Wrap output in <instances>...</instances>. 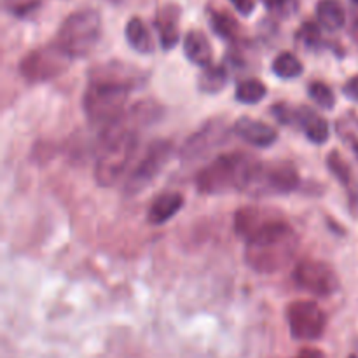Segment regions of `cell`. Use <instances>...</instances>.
I'll return each mask as SVG.
<instances>
[{"mask_svg":"<svg viewBox=\"0 0 358 358\" xmlns=\"http://www.w3.org/2000/svg\"><path fill=\"white\" fill-rule=\"evenodd\" d=\"M136 121L131 114H122L117 121L105 126L101 133L100 154L94 164V180L101 187H110L124 173L138 147Z\"/></svg>","mask_w":358,"mask_h":358,"instance_id":"6da1fadb","label":"cell"},{"mask_svg":"<svg viewBox=\"0 0 358 358\" xmlns=\"http://www.w3.org/2000/svg\"><path fill=\"white\" fill-rule=\"evenodd\" d=\"M299 250V236L287 222L273 224L247 241L245 261L254 271L271 275L285 269Z\"/></svg>","mask_w":358,"mask_h":358,"instance_id":"7a4b0ae2","label":"cell"},{"mask_svg":"<svg viewBox=\"0 0 358 358\" xmlns=\"http://www.w3.org/2000/svg\"><path fill=\"white\" fill-rule=\"evenodd\" d=\"M257 163L247 152L224 154L196 175V187L203 194H222L233 189L243 191Z\"/></svg>","mask_w":358,"mask_h":358,"instance_id":"3957f363","label":"cell"},{"mask_svg":"<svg viewBox=\"0 0 358 358\" xmlns=\"http://www.w3.org/2000/svg\"><path fill=\"white\" fill-rule=\"evenodd\" d=\"M101 37V17L94 9H79L65 17L58 30L56 44L70 58L90 55Z\"/></svg>","mask_w":358,"mask_h":358,"instance_id":"277c9868","label":"cell"},{"mask_svg":"<svg viewBox=\"0 0 358 358\" xmlns=\"http://www.w3.org/2000/svg\"><path fill=\"white\" fill-rule=\"evenodd\" d=\"M131 90L133 87L129 86L107 80H90V86L83 96V107L87 119L105 126L117 121L124 114V105Z\"/></svg>","mask_w":358,"mask_h":358,"instance_id":"5b68a950","label":"cell"},{"mask_svg":"<svg viewBox=\"0 0 358 358\" xmlns=\"http://www.w3.org/2000/svg\"><path fill=\"white\" fill-rule=\"evenodd\" d=\"M299 171L289 161L257 163L243 191L252 196L289 194L299 185Z\"/></svg>","mask_w":358,"mask_h":358,"instance_id":"8992f818","label":"cell"},{"mask_svg":"<svg viewBox=\"0 0 358 358\" xmlns=\"http://www.w3.org/2000/svg\"><path fill=\"white\" fill-rule=\"evenodd\" d=\"M70 58L58 44H48L28 52L20 62V73L28 83H48L69 69Z\"/></svg>","mask_w":358,"mask_h":358,"instance_id":"52a82bcc","label":"cell"},{"mask_svg":"<svg viewBox=\"0 0 358 358\" xmlns=\"http://www.w3.org/2000/svg\"><path fill=\"white\" fill-rule=\"evenodd\" d=\"M290 332L299 341H315L322 338L327 327L324 310L313 301H294L287 308Z\"/></svg>","mask_w":358,"mask_h":358,"instance_id":"ba28073f","label":"cell"},{"mask_svg":"<svg viewBox=\"0 0 358 358\" xmlns=\"http://www.w3.org/2000/svg\"><path fill=\"white\" fill-rule=\"evenodd\" d=\"M171 156V143L166 140H156L154 143H150L147 152L143 154V157L140 159L138 166L133 170V173L129 175L128 182L124 185V192L128 196H135L138 192H142L154 178L159 175V171L163 170V166L166 164V161Z\"/></svg>","mask_w":358,"mask_h":358,"instance_id":"9c48e42d","label":"cell"},{"mask_svg":"<svg viewBox=\"0 0 358 358\" xmlns=\"http://www.w3.org/2000/svg\"><path fill=\"white\" fill-rule=\"evenodd\" d=\"M294 280L301 289L315 296L329 297L339 290V278L327 262L304 259L294 269Z\"/></svg>","mask_w":358,"mask_h":358,"instance_id":"30bf717a","label":"cell"},{"mask_svg":"<svg viewBox=\"0 0 358 358\" xmlns=\"http://www.w3.org/2000/svg\"><path fill=\"white\" fill-rule=\"evenodd\" d=\"M229 135L226 119L215 117L206 121L196 133H192L180 149V157L185 161H194L205 156L212 149L224 143Z\"/></svg>","mask_w":358,"mask_h":358,"instance_id":"8fae6325","label":"cell"},{"mask_svg":"<svg viewBox=\"0 0 358 358\" xmlns=\"http://www.w3.org/2000/svg\"><path fill=\"white\" fill-rule=\"evenodd\" d=\"M280 220H282V217L275 210L257 208V206H243L234 215V231H236L238 236L245 238L248 241L255 234H259L266 227L273 226V224L280 222Z\"/></svg>","mask_w":358,"mask_h":358,"instance_id":"7c38bea8","label":"cell"},{"mask_svg":"<svg viewBox=\"0 0 358 358\" xmlns=\"http://www.w3.org/2000/svg\"><path fill=\"white\" fill-rule=\"evenodd\" d=\"M90 80H107V83L135 87L143 80V73L142 70L128 65V63L108 62L103 65L93 66L90 70Z\"/></svg>","mask_w":358,"mask_h":358,"instance_id":"4fadbf2b","label":"cell"},{"mask_svg":"<svg viewBox=\"0 0 358 358\" xmlns=\"http://www.w3.org/2000/svg\"><path fill=\"white\" fill-rule=\"evenodd\" d=\"M180 16L182 9L177 3H164L154 17V27L159 34V41L164 51H170L180 42V27H178Z\"/></svg>","mask_w":358,"mask_h":358,"instance_id":"5bb4252c","label":"cell"},{"mask_svg":"<svg viewBox=\"0 0 358 358\" xmlns=\"http://www.w3.org/2000/svg\"><path fill=\"white\" fill-rule=\"evenodd\" d=\"M233 131L236 133L243 142L250 143V145L254 147H259V149L271 147L273 143L278 140V131H276L273 126L266 124V122L254 117H240L234 122Z\"/></svg>","mask_w":358,"mask_h":358,"instance_id":"9a60e30c","label":"cell"},{"mask_svg":"<svg viewBox=\"0 0 358 358\" xmlns=\"http://www.w3.org/2000/svg\"><path fill=\"white\" fill-rule=\"evenodd\" d=\"M296 126L303 129L306 138L313 143H325L329 138V124L325 117L310 107L296 108Z\"/></svg>","mask_w":358,"mask_h":358,"instance_id":"2e32d148","label":"cell"},{"mask_svg":"<svg viewBox=\"0 0 358 358\" xmlns=\"http://www.w3.org/2000/svg\"><path fill=\"white\" fill-rule=\"evenodd\" d=\"M182 206H184V196L180 192H163L152 201L147 219L154 226H161V224L173 219L180 212Z\"/></svg>","mask_w":358,"mask_h":358,"instance_id":"e0dca14e","label":"cell"},{"mask_svg":"<svg viewBox=\"0 0 358 358\" xmlns=\"http://www.w3.org/2000/svg\"><path fill=\"white\" fill-rule=\"evenodd\" d=\"M184 52L185 56H187L189 62L194 63V65L203 66V69L212 65V58H213L212 44H210L208 37H206L201 30H191L185 34Z\"/></svg>","mask_w":358,"mask_h":358,"instance_id":"ac0fdd59","label":"cell"},{"mask_svg":"<svg viewBox=\"0 0 358 358\" xmlns=\"http://www.w3.org/2000/svg\"><path fill=\"white\" fill-rule=\"evenodd\" d=\"M124 37L128 41L129 48L133 51L140 52V55H152L156 45H154L152 34H150L149 27L140 20L138 16H133L131 20L126 23L124 27Z\"/></svg>","mask_w":358,"mask_h":358,"instance_id":"d6986e66","label":"cell"},{"mask_svg":"<svg viewBox=\"0 0 358 358\" xmlns=\"http://www.w3.org/2000/svg\"><path fill=\"white\" fill-rule=\"evenodd\" d=\"M208 21L212 30L219 35L220 38L229 42L241 41V27L236 17L224 9H215L208 7Z\"/></svg>","mask_w":358,"mask_h":358,"instance_id":"ffe728a7","label":"cell"},{"mask_svg":"<svg viewBox=\"0 0 358 358\" xmlns=\"http://www.w3.org/2000/svg\"><path fill=\"white\" fill-rule=\"evenodd\" d=\"M317 17L325 30H341L346 24V9L341 0H318Z\"/></svg>","mask_w":358,"mask_h":358,"instance_id":"44dd1931","label":"cell"},{"mask_svg":"<svg viewBox=\"0 0 358 358\" xmlns=\"http://www.w3.org/2000/svg\"><path fill=\"white\" fill-rule=\"evenodd\" d=\"M327 166L329 170H331V173L341 182L343 187L348 191V196H352L353 201L358 199V184L355 177H353L352 168H350V164L346 163V159L338 152V150H332L327 156Z\"/></svg>","mask_w":358,"mask_h":358,"instance_id":"7402d4cb","label":"cell"},{"mask_svg":"<svg viewBox=\"0 0 358 358\" xmlns=\"http://www.w3.org/2000/svg\"><path fill=\"white\" fill-rule=\"evenodd\" d=\"M227 80H229V72L226 65H210L199 73L198 87L205 94H217L227 86Z\"/></svg>","mask_w":358,"mask_h":358,"instance_id":"603a6c76","label":"cell"},{"mask_svg":"<svg viewBox=\"0 0 358 358\" xmlns=\"http://www.w3.org/2000/svg\"><path fill=\"white\" fill-rule=\"evenodd\" d=\"M303 70L304 69L301 59L290 51L280 52L275 58V62H273V72H275V76H278L280 79H296V77H299L301 73H303Z\"/></svg>","mask_w":358,"mask_h":358,"instance_id":"cb8c5ba5","label":"cell"},{"mask_svg":"<svg viewBox=\"0 0 358 358\" xmlns=\"http://www.w3.org/2000/svg\"><path fill=\"white\" fill-rule=\"evenodd\" d=\"M266 93H268V87L261 83L259 79H247L241 80L236 86L234 91V98H236L240 103L245 105H254L259 103L261 100H264Z\"/></svg>","mask_w":358,"mask_h":358,"instance_id":"d4e9b609","label":"cell"},{"mask_svg":"<svg viewBox=\"0 0 358 358\" xmlns=\"http://www.w3.org/2000/svg\"><path fill=\"white\" fill-rule=\"evenodd\" d=\"M297 41H299L306 49H320L325 45L320 27H318L317 23H313V21L303 23V27L297 31Z\"/></svg>","mask_w":358,"mask_h":358,"instance_id":"484cf974","label":"cell"},{"mask_svg":"<svg viewBox=\"0 0 358 358\" xmlns=\"http://www.w3.org/2000/svg\"><path fill=\"white\" fill-rule=\"evenodd\" d=\"M308 93H310L311 100L318 105V107L325 108V110H331L336 105V94L327 84L320 83V80H315L308 87Z\"/></svg>","mask_w":358,"mask_h":358,"instance_id":"4316f807","label":"cell"},{"mask_svg":"<svg viewBox=\"0 0 358 358\" xmlns=\"http://www.w3.org/2000/svg\"><path fill=\"white\" fill-rule=\"evenodd\" d=\"M262 2L269 13L275 14L276 17H282V20L290 17L299 9V0H262Z\"/></svg>","mask_w":358,"mask_h":358,"instance_id":"83f0119b","label":"cell"},{"mask_svg":"<svg viewBox=\"0 0 358 358\" xmlns=\"http://www.w3.org/2000/svg\"><path fill=\"white\" fill-rule=\"evenodd\" d=\"M42 0H3V7L9 14L16 17H24L38 9Z\"/></svg>","mask_w":358,"mask_h":358,"instance_id":"f1b7e54d","label":"cell"},{"mask_svg":"<svg viewBox=\"0 0 358 358\" xmlns=\"http://www.w3.org/2000/svg\"><path fill=\"white\" fill-rule=\"evenodd\" d=\"M271 112H273V115L278 119V122H282V124L290 126L296 122V108L290 107V105L276 103V105H273Z\"/></svg>","mask_w":358,"mask_h":358,"instance_id":"f546056e","label":"cell"},{"mask_svg":"<svg viewBox=\"0 0 358 358\" xmlns=\"http://www.w3.org/2000/svg\"><path fill=\"white\" fill-rule=\"evenodd\" d=\"M234 6V9L243 16H250L255 9V0H229Z\"/></svg>","mask_w":358,"mask_h":358,"instance_id":"4dcf8cb0","label":"cell"},{"mask_svg":"<svg viewBox=\"0 0 358 358\" xmlns=\"http://www.w3.org/2000/svg\"><path fill=\"white\" fill-rule=\"evenodd\" d=\"M343 93H345L350 100L358 101V76L346 80V84L343 86Z\"/></svg>","mask_w":358,"mask_h":358,"instance_id":"1f68e13d","label":"cell"},{"mask_svg":"<svg viewBox=\"0 0 358 358\" xmlns=\"http://www.w3.org/2000/svg\"><path fill=\"white\" fill-rule=\"evenodd\" d=\"M296 358H325V353L320 352V350L317 348H304L301 350L299 355Z\"/></svg>","mask_w":358,"mask_h":358,"instance_id":"d6a6232c","label":"cell"},{"mask_svg":"<svg viewBox=\"0 0 358 358\" xmlns=\"http://www.w3.org/2000/svg\"><path fill=\"white\" fill-rule=\"evenodd\" d=\"M350 35H352L353 42H355V44L358 45V17H357V20H353L352 27H350Z\"/></svg>","mask_w":358,"mask_h":358,"instance_id":"836d02e7","label":"cell"},{"mask_svg":"<svg viewBox=\"0 0 358 358\" xmlns=\"http://www.w3.org/2000/svg\"><path fill=\"white\" fill-rule=\"evenodd\" d=\"M353 2H355V3H357V6H358V0H353Z\"/></svg>","mask_w":358,"mask_h":358,"instance_id":"e575fe53","label":"cell"},{"mask_svg":"<svg viewBox=\"0 0 358 358\" xmlns=\"http://www.w3.org/2000/svg\"><path fill=\"white\" fill-rule=\"evenodd\" d=\"M350 358H357V357H355V355H352V357H350Z\"/></svg>","mask_w":358,"mask_h":358,"instance_id":"d590c367","label":"cell"}]
</instances>
